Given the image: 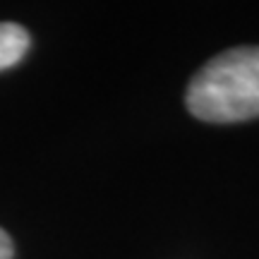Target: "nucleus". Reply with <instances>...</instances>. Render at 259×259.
Masks as SVG:
<instances>
[{"label": "nucleus", "instance_id": "nucleus-3", "mask_svg": "<svg viewBox=\"0 0 259 259\" xmlns=\"http://www.w3.org/2000/svg\"><path fill=\"white\" fill-rule=\"evenodd\" d=\"M15 254V247H12V240H10V235L3 228H0V259H12Z\"/></svg>", "mask_w": 259, "mask_h": 259}, {"label": "nucleus", "instance_id": "nucleus-1", "mask_svg": "<svg viewBox=\"0 0 259 259\" xmlns=\"http://www.w3.org/2000/svg\"><path fill=\"white\" fill-rule=\"evenodd\" d=\"M187 111L204 122L259 118V46H235L211 58L187 84Z\"/></svg>", "mask_w": 259, "mask_h": 259}, {"label": "nucleus", "instance_id": "nucleus-2", "mask_svg": "<svg viewBox=\"0 0 259 259\" xmlns=\"http://www.w3.org/2000/svg\"><path fill=\"white\" fill-rule=\"evenodd\" d=\"M29 51V34L24 27L0 22V70L17 65Z\"/></svg>", "mask_w": 259, "mask_h": 259}]
</instances>
